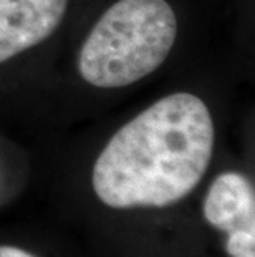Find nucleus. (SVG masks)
Wrapping results in <instances>:
<instances>
[{"label": "nucleus", "instance_id": "7ed1b4c3", "mask_svg": "<svg viewBox=\"0 0 255 257\" xmlns=\"http://www.w3.org/2000/svg\"><path fill=\"white\" fill-rule=\"evenodd\" d=\"M68 0H0V63L39 45L58 29Z\"/></svg>", "mask_w": 255, "mask_h": 257}, {"label": "nucleus", "instance_id": "f03ea898", "mask_svg": "<svg viewBox=\"0 0 255 257\" xmlns=\"http://www.w3.org/2000/svg\"><path fill=\"white\" fill-rule=\"evenodd\" d=\"M176 37L177 19L166 0H119L85 40L80 73L98 88L136 83L162 65Z\"/></svg>", "mask_w": 255, "mask_h": 257}, {"label": "nucleus", "instance_id": "423d86ee", "mask_svg": "<svg viewBox=\"0 0 255 257\" xmlns=\"http://www.w3.org/2000/svg\"><path fill=\"white\" fill-rule=\"evenodd\" d=\"M0 257H35L29 254L27 250L17 247H9V245H0Z\"/></svg>", "mask_w": 255, "mask_h": 257}, {"label": "nucleus", "instance_id": "20e7f679", "mask_svg": "<svg viewBox=\"0 0 255 257\" xmlns=\"http://www.w3.org/2000/svg\"><path fill=\"white\" fill-rule=\"evenodd\" d=\"M204 216L210 226L227 232H255V196L245 176L224 173L210 186L204 202Z\"/></svg>", "mask_w": 255, "mask_h": 257}, {"label": "nucleus", "instance_id": "39448f33", "mask_svg": "<svg viewBox=\"0 0 255 257\" xmlns=\"http://www.w3.org/2000/svg\"><path fill=\"white\" fill-rule=\"evenodd\" d=\"M225 247L232 257H255V232H230Z\"/></svg>", "mask_w": 255, "mask_h": 257}, {"label": "nucleus", "instance_id": "f257e3e1", "mask_svg": "<svg viewBox=\"0 0 255 257\" xmlns=\"http://www.w3.org/2000/svg\"><path fill=\"white\" fill-rule=\"evenodd\" d=\"M212 146L207 105L172 93L116 131L93 168V189L116 209L174 204L200 183Z\"/></svg>", "mask_w": 255, "mask_h": 257}]
</instances>
